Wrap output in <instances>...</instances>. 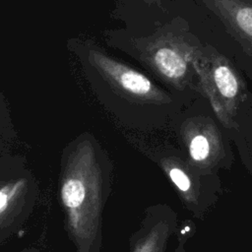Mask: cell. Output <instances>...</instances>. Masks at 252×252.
I'll return each mask as SVG.
<instances>
[{"label":"cell","mask_w":252,"mask_h":252,"mask_svg":"<svg viewBox=\"0 0 252 252\" xmlns=\"http://www.w3.org/2000/svg\"><path fill=\"white\" fill-rule=\"evenodd\" d=\"M195 35L252 81V0H172Z\"/></svg>","instance_id":"obj_1"},{"label":"cell","mask_w":252,"mask_h":252,"mask_svg":"<svg viewBox=\"0 0 252 252\" xmlns=\"http://www.w3.org/2000/svg\"><path fill=\"white\" fill-rule=\"evenodd\" d=\"M200 42L187 22L175 15L140 38L138 53L163 87L194 100L203 95L193 64L194 51Z\"/></svg>","instance_id":"obj_2"},{"label":"cell","mask_w":252,"mask_h":252,"mask_svg":"<svg viewBox=\"0 0 252 252\" xmlns=\"http://www.w3.org/2000/svg\"><path fill=\"white\" fill-rule=\"evenodd\" d=\"M169 130L188 159L204 171L229 170L235 160L232 142L204 95L191 101Z\"/></svg>","instance_id":"obj_3"},{"label":"cell","mask_w":252,"mask_h":252,"mask_svg":"<svg viewBox=\"0 0 252 252\" xmlns=\"http://www.w3.org/2000/svg\"><path fill=\"white\" fill-rule=\"evenodd\" d=\"M193 64L203 95L226 131L231 130L236 117L252 107V92L245 76L225 56L202 41L194 51Z\"/></svg>","instance_id":"obj_4"},{"label":"cell","mask_w":252,"mask_h":252,"mask_svg":"<svg viewBox=\"0 0 252 252\" xmlns=\"http://www.w3.org/2000/svg\"><path fill=\"white\" fill-rule=\"evenodd\" d=\"M151 158L164 172L186 210L192 217L204 220L223 192L220 173L194 165L178 145L158 146Z\"/></svg>","instance_id":"obj_5"},{"label":"cell","mask_w":252,"mask_h":252,"mask_svg":"<svg viewBox=\"0 0 252 252\" xmlns=\"http://www.w3.org/2000/svg\"><path fill=\"white\" fill-rule=\"evenodd\" d=\"M227 134L237 150L240 161L252 178V107L236 117L233 128Z\"/></svg>","instance_id":"obj_6"},{"label":"cell","mask_w":252,"mask_h":252,"mask_svg":"<svg viewBox=\"0 0 252 252\" xmlns=\"http://www.w3.org/2000/svg\"><path fill=\"white\" fill-rule=\"evenodd\" d=\"M196 227L194 221L191 220H185L182 226H178L176 231V245L172 252H186V242L195 233Z\"/></svg>","instance_id":"obj_7"},{"label":"cell","mask_w":252,"mask_h":252,"mask_svg":"<svg viewBox=\"0 0 252 252\" xmlns=\"http://www.w3.org/2000/svg\"><path fill=\"white\" fill-rule=\"evenodd\" d=\"M14 189H9L8 187H4L0 189V214H2L9 205V200L12 196V191Z\"/></svg>","instance_id":"obj_8"}]
</instances>
